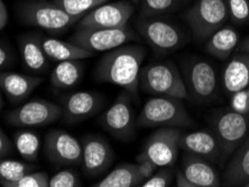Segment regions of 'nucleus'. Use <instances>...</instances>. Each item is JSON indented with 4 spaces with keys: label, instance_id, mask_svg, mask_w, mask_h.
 <instances>
[{
    "label": "nucleus",
    "instance_id": "nucleus-20",
    "mask_svg": "<svg viewBox=\"0 0 249 187\" xmlns=\"http://www.w3.org/2000/svg\"><path fill=\"white\" fill-rule=\"evenodd\" d=\"M222 86L228 94L249 87V54L238 52L222 71Z\"/></svg>",
    "mask_w": 249,
    "mask_h": 187
},
{
    "label": "nucleus",
    "instance_id": "nucleus-30",
    "mask_svg": "<svg viewBox=\"0 0 249 187\" xmlns=\"http://www.w3.org/2000/svg\"><path fill=\"white\" fill-rule=\"evenodd\" d=\"M109 0H52L54 5L60 7L72 16L83 17L87 13Z\"/></svg>",
    "mask_w": 249,
    "mask_h": 187
},
{
    "label": "nucleus",
    "instance_id": "nucleus-13",
    "mask_svg": "<svg viewBox=\"0 0 249 187\" xmlns=\"http://www.w3.org/2000/svg\"><path fill=\"white\" fill-rule=\"evenodd\" d=\"M184 82L191 94L200 102L212 100L217 94L218 80L212 65L202 58H193L184 67Z\"/></svg>",
    "mask_w": 249,
    "mask_h": 187
},
{
    "label": "nucleus",
    "instance_id": "nucleus-10",
    "mask_svg": "<svg viewBox=\"0 0 249 187\" xmlns=\"http://www.w3.org/2000/svg\"><path fill=\"white\" fill-rule=\"evenodd\" d=\"M183 131L178 127H160L149 136L142 152L157 166H174L177 163Z\"/></svg>",
    "mask_w": 249,
    "mask_h": 187
},
{
    "label": "nucleus",
    "instance_id": "nucleus-18",
    "mask_svg": "<svg viewBox=\"0 0 249 187\" xmlns=\"http://www.w3.org/2000/svg\"><path fill=\"white\" fill-rule=\"evenodd\" d=\"M181 149L185 153L202 157L204 159L215 161L223 155L221 146L214 134L208 130H197L183 134L180 141Z\"/></svg>",
    "mask_w": 249,
    "mask_h": 187
},
{
    "label": "nucleus",
    "instance_id": "nucleus-37",
    "mask_svg": "<svg viewBox=\"0 0 249 187\" xmlns=\"http://www.w3.org/2000/svg\"><path fill=\"white\" fill-rule=\"evenodd\" d=\"M13 152L12 141L9 140L6 134L3 133L1 128H0V158H5Z\"/></svg>",
    "mask_w": 249,
    "mask_h": 187
},
{
    "label": "nucleus",
    "instance_id": "nucleus-26",
    "mask_svg": "<svg viewBox=\"0 0 249 187\" xmlns=\"http://www.w3.org/2000/svg\"><path fill=\"white\" fill-rule=\"evenodd\" d=\"M19 46L24 63L32 71L42 72L49 67V57L44 52L41 39L33 36H25L20 39Z\"/></svg>",
    "mask_w": 249,
    "mask_h": 187
},
{
    "label": "nucleus",
    "instance_id": "nucleus-2",
    "mask_svg": "<svg viewBox=\"0 0 249 187\" xmlns=\"http://www.w3.org/2000/svg\"><path fill=\"white\" fill-rule=\"evenodd\" d=\"M193 120L181 99L153 95L142 105L136 120V128L191 127Z\"/></svg>",
    "mask_w": 249,
    "mask_h": 187
},
{
    "label": "nucleus",
    "instance_id": "nucleus-35",
    "mask_svg": "<svg viewBox=\"0 0 249 187\" xmlns=\"http://www.w3.org/2000/svg\"><path fill=\"white\" fill-rule=\"evenodd\" d=\"M230 109L241 115H249V90L244 89L230 94Z\"/></svg>",
    "mask_w": 249,
    "mask_h": 187
},
{
    "label": "nucleus",
    "instance_id": "nucleus-27",
    "mask_svg": "<svg viewBox=\"0 0 249 187\" xmlns=\"http://www.w3.org/2000/svg\"><path fill=\"white\" fill-rule=\"evenodd\" d=\"M14 144L19 155L27 161L38 159L41 150V139L34 131L23 129L14 134Z\"/></svg>",
    "mask_w": 249,
    "mask_h": 187
},
{
    "label": "nucleus",
    "instance_id": "nucleus-32",
    "mask_svg": "<svg viewBox=\"0 0 249 187\" xmlns=\"http://www.w3.org/2000/svg\"><path fill=\"white\" fill-rule=\"evenodd\" d=\"M175 177L174 166H162L151 177L142 183V187H167L171 186Z\"/></svg>",
    "mask_w": 249,
    "mask_h": 187
},
{
    "label": "nucleus",
    "instance_id": "nucleus-24",
    "mask_svg": "<svg viewBox=\"0 0 249 187\" xmlns=\"http://www.w3.org/2000/svg\"><path fill=\"white\" fill-rule=\"evenodd\" d=\"M83 65L79 60L58 62L51 73V84L56 89H70L81 80Z\"/></svg>",
    "mask_w": 249,
    "mask_h": 187
},
{
    "label": "nucleus",
    "instance_id": "nucleus-42",
    "mask_svg": "<svg viewBox=\"0 0 249 187\" xmlns=\"http://www.w3.org/2000/svg\"><path fill=\"white\" fill-rule=\"evenodd\" d=\"M2 105H3V101H2V97H1V94H0V112H1Z\"/></svg>",
    "mask_w": 249,
    "mask_h": 187
},
{
    "label": "nucleus",
    "instance_id": "nucleus-8",
    "mask_svg": "<svg viewBox=\"0 0 249 187\" xmlns=\"http://www.w3.org/2000/svg\"><path fill=\"white\" fill-rule=\"evenodd\" d=\"M99 122L112 137L122 141H129L135 138L136 118L133 108V97L124 91L113 103L100 117Z\"/></svg>",
    "mask_w": 249,
    "mask_h": 187
},
{
    "label": "nucleus",
    "instance_id": "nucleus-43",
    "mask_svg": "<svg viewBox=\"0 0 249 187\" xmlns=\"http://www.w3.org/2000/svg\"><path fill=\"white\" fill-rule=\"evenodd\" d=\"M131 2L134 3V5H139V2H141V0H130Z\"/></svg>",
    "mask_w": 249,
    "mask_h": 187
},
{
    "label": "nucleus",
    "instance_id": "nucleus-19",
    "mask_svg": "<svg viewBox=\"0 0 249 187\" xmlns=\"http://www.w3.org/2000/svg\"><path fill=\"white\" fill-rule=\"evenodd\" d=\"M43 82L42 78L19 74L14 72L0 73V90L7 95L10 102L19 103L29 98L38 85Z\"/></svg>",
    "mask_w": 249,
    "mask_h": 187
},
{
    "label": "nucleus",
    "instance_id": "nucleus-5",
    "mask_svg": "<svg viewBox=\"0 0 249 187\" xmlns=\"http://www.w3.org/2000/svg\"><path fill=\"white\" fill-rule=\"evenodd\" d=\"M228 18L225 0H196L184 14V19L194 38L199 42L208 39L215 31L225 26Z\"/></svg>",
    "mask_w": 249,
    "mask_h": 187
},
{
    "label": "nucleus",
    "instance_id": "nucleus-45",
    "mask_svg": "<svg viewBox=\"0 0 249 187\" xmlns=\"http://www.w3.org/2000/svg\"><path fill=\"white\" fill-rule=\"evenodd\" d=\"M247 89H248V90H249V87H247Z\"/></svg>",
    "mask_w": 249,
    "mask_h": 187
},
{
    "label": "nucleus",
    "instance_id": "nucleus-29",
    "mask_svg": "<svg viewBox=\"0 0 249 187\" xmlns=\"http://www.w3.org/2000/svg\"><path fill=\"white\" fill-rule=\"evenodd\" d=\"M36 166L18 160L0 158V183L13 182L35 170Z\"/></svg>",
    "mask_w": 249,
    "mask_h": 187
},
{
    "label": "nucleus",
    "instance_id": "nucleus-36",
    "mask_svg": "<svg viewBox=\"0 0 249 187\" xmlns=\"http://www.w3.org/2000/svg\"><path fill=\"white\" fill-rule=\"evenodd\" d=\"M136 167H137V171L139 177L142 178V182H145L146 179H148L151 176L155 173L157 170L159 166L148 158L147 156L145 155L144 152H142L141 153H138L136 156Z\"/></svg>",
    "mask_w": 249,
    "mask_h": 187
},
{
    "label": "nucleus",
    "instance_id": "nucleus-41",
    "mask_svg": "<svg viewBox=\"0 0 249 187\" xmlns=\"http://www.w3.org/2000/svg\"><path fill=\"white\" fill-rule=\"evenodd\" d=\"M237 51L249 54V37L244 39L243 42H239V44H238V47H237Z\"/></svg>",
    "mask_w": 249,
    "mask_h": 187
},
{
    "label": "nucleus",
    "instance_id": "nucleus-22",
    "mask_svg": "<svg viewBox=\"0 0 249 187\" xmlns=\"http://www.w3.org/2000/svg\"><path fill=\"white\" fill-rule=\"evenodd\" d=\"M42 47L49 60L54 62L70 61V60H84L93 56V52L80 47L72 42H65L54 37L41 38Z\"/></svg>",
    "mask_w": 249,
    "mask_h": 187
},
{
    "label": "nucleus",
    "instance_id": "nucleus-7",
    "mask_svg": "<svg viewBox=\"0 0 249 187\" xmlns=\"http://www.w3.org/2000/svg\"><path fill=\"white\" fill-rule=\"evenodd\" d=\"M137 31L156 52H174L184 43V35L177 25L160 17H139Z\"/></svg>",
    "mask_w": 249,
    "mask_h": 187
},
{
    "label": "nucleus",
    "instance_id": "nucleus-21",
    "mask_svg": "<svg viewBox=\"0 0 249 187\" xmlns=\"http://www.w3.org/2000/svg\"><path fill=\"white\" fill-rule=\"evenodd\" d=\"M239 44V34L231 26H223L215 31L207 39L206 52L220 61H226L231 56Z\"/></svg>",
    "mask_w": 249,
    "mask_h": 187
},
{
    "label": "nucleus",
    "instance_id": "nucleus-11",
    "mask_svg": "<svg viewBox=\"0 0 249 187\" xmlns=\"http://www.w3.org/2000/svg\"><path fill=\"white\" fill-rule=\"evenodd\" d=\"M135 5L128 0L105 2L87 13L78 23V28H117L127 26L134 15Z\"/></svg>",
    "mask_w": 249,
    "mask_h": 187
},
{
    "label": "nucleus",
    "instance_id": "nucleus-9",
    "mask_svg": "<svg viewBox=\"0 0 249 187\" xmlns=\"http://www.w3.org/2000/svg\"><path fill=\"white\" fill-rule=\"evenodd\" d=\"M62 116L60 105L44 99H35L7 112L5 119L13 127H43Z\"/></svg>",
    "mask_w": 249,
    "mask_h": 187
},
{
    "label": "nucleus",
    "instance_id": "nucleus-34",
    "mask_svg": "<svg viewBox=\"0 0 249 187\" xmlns=\"http://www.w3.org/2000/svg\"><path fill=\"white\" fill-rule=\"evenodd\" d=\"M81 178L72 170H64L50 177L49 187H80Z\"/></svg>",
    "mask_w": 249,
    "mask_h": 187
},
{
    "label": "nucleus",
    "instance_id": "nucleus-1",
    "mask_svg": "<svg viewBox=\"0 0 249 187\" xmlns=\"http://www.w3.org/2000/svg\"><path fill=\"white\" fill-rule=\"evenodd\" d=\"M146 54L147 51L141 45H123L108 51L96 67L97 81L115 84L137 98L139 74Z\"/></svg>",
    "mask_w": 249,
    "mask_h": 187
},
{
    "label": "nucleus",
    "instance_id": "nucleus-16",
    "mask_svg": "<svg viewBox=\"0 0 249 187\" xmlns=\"http://www.w3.org/2000/svg\"><path fill=\"white\" fill-rule=\"evenodd\" d=\"M102 107L99 94L80 91L70 94L62 105V118L67 123H79L93 117Z\"/></svg>",
    "mask_w": 249,
    "mask_h": 187
},
{
    "label": "nucleus",
    "instance_id": "nucleus-12",
    "mask_svg": "<svg viewBox=\"0 0 249 187\" xmlns=\"http://www.w3.org/2000/svg\"><path fill=\"white\" fill-rule=\"evenodd\" d=\"M214 135L221 146L223 155L231 153L249 133L248 115H241L233 110H225L213 119Z\"/></svg>",
    "mask_w": 249,
    "mask_h": 187
},
{
    "label": "nucleus",
    "instance_id": "nucleus-14",
    "mask_svg": "<svg viewBox=\"0 0 249 187\" xmlns=\"http://www.w3.org/2000/svg\"><path fill=\"white\" fill-rule=\"evenodd\" d=\"M44 153L56 165H79L82 160V142L68 131L54 129L46 135Z\"/></svg>",
    "mask_w": 249,
    "mask_h": 187
},
{
    "label": "nucleus",
    "instance_id": "nucleus-25",
    "mask_svg": "<svg viewBox=\"0 0 249 187\" xmlns=\"http://www.w3.org/2000/svg\"><path fill=\"white\" fill-rule=\"evenodd\" d=\"M137 167L134 164H122L97 182L96 187H135L142 185Z\"/></svg>",
    "mask_w": 249,
    "mask_h": 187
},
{
    "label": "nucleus",
    "instance_id": "nucleus-28",
    "mask_svg": "<svg viewBox=\"0 0 249 187\" xmlns=\"http://www.w3.org/2000/svg\"><path fill=\"white\" fill-rule=\"evenodd\" d=\"M182 0H141L139 17H162L177 10Z\"/></svg>",
    "mask_w": 249,
    "mask_h": 187
},
{
    "label": "nucleus",
    "instance_id": "nucleus-17",
    "mask_svg": "<svg viewBox=\"0 0 249 187\" xmlns=\"http://www.w3.org/2000/svg\"><path fill=\"white\" fill-rule=\"evenodd\" d=\"M180 170L194 187L220 186V178L214 168L207 159L194 153H185Z\"/></svg>",
    "mask_w": 249,
    "mask_h": 187
},
{
    "label": "nucleus",
    "instance_id": "nucleus-31",
    "mask_svg": "<svg viewBox=\"0 0 249 187\" xmlns=\"http://www.w3.org/2000/svg\"><path fill=\"white\" fill-rule=\"evenodd\" d=\"M50 176L45 171H31L13 182H2L3 187H49Z\"/></svg>",
    "mask_w": 249,
    "mask_h": 187
},
{
    "label": "nucleus",
    "instance_id": "nucleus-44",
    "mask_svg": "<svg viewBox=\"0 0 249 187\" xmlns=\"http://www.w3.org/2000/svg\"><path fill=\"white\" fill-rule=\"evenodd\" d=\"M244 186H245V187H249V182H248V183H246V184H245Z\"/></svg>",
    "mask_w": 249,
    "mask_h": 187
},
{
    "label": "nucleus",
    "instance_id": "nucleus-15",
    "mask_svg": "<svg viewBox=\"0 0 249 187\" xmlns=\"http://www.w3.org/2000/svg\"><path fill=\"white\" fill-rule=\"evenodd\" d=\"M115 153L110 144L99 136L90 135L82 140V167L88 176L104 174L111 166Z\"/></svg>",
    "mask_w": 249,
    "mask_h": 187
},
{
    "label": "nucleus",
    "instance_id": "nucleus-23",
    "mask_svg": "<svg viewBox=\"0 0 249 187\" xmlns=\"http://www.w3.org/2000/svg\"><path fill=\"white\" fill-rule=\"evenodd\" d=\"M249 182V134L228 165L225 183L228 186H244Z\"/></svg>",
    "mask_w": 249,
    "mask_h": 187
},
{
    "label": "nucleus",
    "instance_id": "nucleus-6",
    "mask_svg": "<svg viewBox=\"0 0 249 187\" xmlns=\"http://www.w3.org/2000/svg\"><path fill=\"white\" fill-rule=\"evenodd\" d=\"M136 33L128 26L117 28H76L70 42L93 53L108 52L136 39Z\"/></svg>",
    "mask_w": 249,
    "mask_h": 187
},
{
    "label": "nucleus",
    "instance_id": "nucleus-33",
    "mask_svg": "<svg viewBox=\"0 0 249 187\" xmlns=\"http://www.w3.org/2000/svg\"><path fill=\"white\" fill-rule=\"evenodd\" d=\"M229 17L237 25L249 23V0H225Z\"/></svg>",
    "mask_w": 249,
    "mask_h": 187
},
{
    "label": "nucleus",
    "instance_id": "nucleus-4",
    "mask_svg": "<svg viewBox=\"0 0 249 187\" xmlns=\"http://www.w3.org/2000/svg\"><path fill=\"white\" fill-rule=\"evenodd\" d=\"M20 19L29 26L42 28L54 34L65 32L82 17L72 16L60 7L45 0H32L23 2L18 9Z\"/></svg>",
    "mask_w": 249,
    "mask_h": 187
},
{
    "label": "nucleus",
    "instance_id": "nucleus-38",
    "mask_svg": "<svg viewBox=\"0 0 249 187\" xmlns=\"http://www.w3.org/2000/svg\"><path fill=\"white\" fill-rule=\"evenodd\" d=\"M9 15L8 10H7V7L3 2V0H0V31L5 28V26L8 24Z\"/></svg>",
    "mask_w": 249,
    "mask_h": 187
},
{
    "label": "nucleus",
    "instance_id": "nucleus-3",
    "mask_svg": "<svg viewBox=\"0 0 249 187\" xmlns=\"http://www.w3.org/2000/svg\"><path fill=\"white\" fill-rule=\"evenodd\" d=\"M139 87L152 95H164L181 100L190 97L184 79L172 62H155L145 65L139 74Z\"/></svg>",
    "mask_w": 249,
    "mask_h": 187
},
{
    "label": "nucleus",
    "instance_id": "nucleus-39",
    "mask_svg": "<svg viewBox=\"0 0 249 187\" xmlns=\"http://www.w3.org/2000/svg\"><path fill=\"white\" fill-rule=\"evenodd\" d=\"M175 179H177L178 187H194L191 183L189 182V179L183 175L180 168H175Z\"/></svg>",
    "mask_w": 249,
    "mask_h": 187
},
{
    "label": "nucleus",
    "instance_id": "nucleus-40",
    "mask_svg": "<svg viewBox=\"0 0 249 187\" xmlns=\"http://www.w3.org/2000/svg\"><path fill=\"white\" fill-rule=\"evenodd\" d=\"M9 62V55L8 52L3 49L2 46H0V69L5 68Z\"/></svg>",
    "mask_w": 249,
    "mask_h": 187
}]
</instances>
